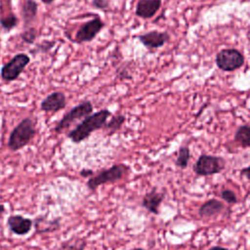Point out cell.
I'll return each mask as SVG.
<instances>
[{
  "label": "cell",
  "instance_id": "obj_12",
  "mask_svg": "<svg viewBox=\"0 0 250 250\" xmlns=\"http://www.w3.org/2000/svg\"><path fill=\"white\" fill-rule=\"evenodd\" d=\"M161 0H139L136 5L135 14L138 18L148 20L151 19L161 7Z\"/></svg>",
  "mask_w": 250,
  "mask_h": 250
},
{
  "label": "cell",
  "instance_id": "obj_1",
  "mask_svg": "<svg viewBox=\"0 0 250 250\" xmlns=\"http://www.w3.org/2000/svg\"><path fill=\"white\" fill-rule=\"evenodd\" d=\"M111 116V112L108 109H101L95 113H91L85 117L79 124L75 126L67 134V138L74 144H79L82 141L88 139L92 133L104 127L107 122V118Z\"/></svg>",
  "mask_w": 250,
  "mask_h": 250
},
{
  "label": "cell",
  "instance_id": "obj_22",
  "mask_svg": "<svg viewBox=\"0 0 250 250\" xmlns=\"http://www.w3.org/2000/svg\"><path fill=\"white\" fill-rule=\"evenodd\" d=\"M221 197L227 203H229V204H234V203H236L238 201L236 194L232 190H230V189H224L221 192Z\"/></svg>",
  "mask_w": 250,
  "mask_h": 250
},
{
  "label": "cell",
  "instance_id": "obj_27",
  "mask_svg": "<svg viewBox=\"0 0 250 250\" xmlns=\"http://www.w3.org/2000/svg\"><path fill=\"white\" fill-rule=\"evenodd\" d=\"M207 250H229V249L226 248V247H223V246H213V247H210Z\"/></svg>",
  "mask_w": 250,
  "mask_h": 250
},
{
  "label": "cell",
  "instance_id": "obj_30",
  "mask_svg": "<svg viewBox=\"0 0 250 250\" xmlns=\"http://www.w3.org/2000/svg\"><path fill=\"white\" fill-rule=\"evenodd\" d=\"M130 250H145V249H144V248H140V247H139V248H132V249H130Z\"/></svg>",
  "mask_w": 250,
  "mask_h": 250
},
{
  "label": "cell",
  "instance_id": "obj_11",
  "mask_svg": "<svg viewBox=\"0 0 250 250\" xmlns=\"http://www.w3.org/2000/svg\"><path fill=\"white\" fill-rule=\"evenodd\" d=\"M66 105V99L62 92H53L48 95L40 104L41 110L45 112H58Z\"/></svg>",
  "mask_w": 250,
  "mask_h": 250
},
{
  "label": "cell",
  "instance_id": "obj_17",
  "mask_svg": "<svg viewBox=\"0 0 250 250\" xmlns=\"http://www.w3.org/2000/svg\"><path fill=\"white\" fill-rule=\"evenodd\" d=\"M18 24L19 19L12 11H9L7 14H4L0 17V25L5 31L14 29Z\"/></svg>",
  "mask_w": 250,
  "mask_h": 250
},
{
  "label": "cell",
  "instance_id": "obj_25",
  "mask_svg": "<svg viewBox=\"0 0 250 250\" xmlns=\"http://www.w3.org/2000/svg\"><path fill=\"white\" fill-rule=\"evenodd\" d=\"M240 175L246 177L248 180H250V165L247 167H244L240 170Z\"/></svg>",
  "mask_w": 250,
  "mask_h": 250
},
{
  "label": "cell",
  "instance_id": "obj_2",
  "mask_svg": "<svg viewBox=\"0 0 250 250\" xmlns=\"http://www.w3.org/2000/svg\"><path fill=\"white\" fill-rule=\"evenodd\" d=\"M36 134L35 122L30 118H23L11 132L8 140V147L17 151L26 146Z\"/></svg>",
  "mask_w": 250,
  "mask_h": 250
},
{
  "label": "cell",
  "instance_id": "obj_8",
  "mask_svg": "<svg viewBox=\"0 0 250 250\" xmlns=\"http://www.w3.org/2000/svg\"><path fill=\"white\" fill-rule=\"evenodd\" d=\"M104 22L100 17H95L83 23L75 34V42L78 44L92 41L104 28Z\"/></svg>",
  "mask_w": 250,
  "mask_h": 250
},
{
  "label": "cell",
  "instance_id": "obj_4",
  "mask_svg": "<svg viewBox=\"0 0 250 250\" xmlns=\"http://www.w3.org/2000/svg\"><path fill=\"white\" fill-rule=\"evenodd\" d=\"M215 63L223 71H234L244 64V56L239 50L234 48L222 49L216 55Z\"/></svg>",
  "mask_w": 250,
  "mask_h": 250
},
{
  "label": "cell",
  "instance_id": "obj_24",
  "mask_svg": "<svg viewBox=\"0 0 250 250\" xmlns=\"http://www.w3.org/2000/svg\"><path fill=\"white\" fill-rule=\"evenodd\" d=\"M92 6L98 10L105 11L109 8V0H92Z\"/></svg>",
  "mask_w": 250,
  "mask_h": 250
},
{
  "label": "cell",
  "instance_id": "obj_19",
  "mask_svg": "<svg viewBox=\"0 0 250 250\" xmlns=\"http://www.w3.org/2000/svg\"><path fill=\"white\" fill-rule=\"evenodd\" d=\"M125 121H126L125 115L117 114V115H114L113 117H111V119L105 123L104 128L106 131H108L109 135H111V134L115 133L116 131H118L122 127V125L124 124Z\"/></svg>",
  "mask_w": 250,
  "mask_h": 250
},
{
  "label": "cell",
  "instance_id": "obj_23",
  "mask_svg": "<svg viewBox=\"0 0 250 250\" xmlns=\"http://www.w3.org/2000/svg\"><path fill=\"white\" fill-rule=\"evenodd\" d=\"M55 45V41H42L41 43H39L36 48L34 50H32V52H40V53H45V52H48L49 50H51Z\"/></svg>",
  "mask_w": 250,
  "mask_h": 250
},
{
  "label": "cell",
  "instance_id": "obj_28",
  "mask_svg": "<svg viewBox=\"0 0 250 250\" xmlns=\"http://www.w3.org/2000/svg\"><path fill=\"white\" fill-rule=\"evenodd\" d=\"M5 212H6V207H5V205L0 203V218L4 215Z\"/></svg>",
  "mask_w": 250,
  "mask_h": 250
},
{
  "label": "cell",
  "instance_id": "obj_14",
  "mask_svg": "<svg viewBox=\"0 0 250 250\" xmlns=\"http://www.w3.org/2000/svg\"><path fill=\"white\" fill-rule=\"evenodd\" d=\"M224 208L225 206L222 201L215 198H211L205 201L199 207L198 215L201 218H214L219 216L223 212Z\"/></svg>",
  "mask_w": 250,
  "mask_h": 250
},
{
  "label": "cell",
  "instance_id": "obj_18",
  "mask_svg": "<svg viewBox=\"0 0 250 250\" xmlns=\"http://www.w3.org/2000/svg\"><path fill=\"white\" fill-rule=\"evenodd\" d=\"M86 241L82 238H70L62 241L56 250H84Z\"/></svg>",
  "mask_w": 250,
  "mask_h": 250
},
{
  "label": "cell",
  "instance_id": "obj_3",
  "mask_svg": "<svg viewBox=\"0 0 250 250\" xmlns=\"http://www.w3.org/2000/svg\"><path fill=\"white\" fill-rule=\"evenodd\" d=\"M128 170L129 167L125 164H115L91 177L87 182V187L90 190H96L102 185L120 181L128 173Z\"/></svg>",
  "mask_w": 250,
  "mask_h": 250
},
{
  "label": "cell",
  "instance_id": "obj_9",
  "mask_svg": "<svg viewBox=\"0 0 250 250\" xmlns=\"http://www.w3.org/2000/svg\"><path fill=\"white\" fill-rule=\"evenodd\" d=\"M137 38L148 50H155L163 47L170 40V34L166 31L151 30L138 35Z\"/></svg>",
  "mask_w": 250,
  "mask_h": 250
},
{
  "label": "cell",
  "instance_id": "obj_6",
  "mask_svg": "<svg viewBox=\"0 0 250 250\" xmlns=\"http://www.w3.org/2000/svg\"><path fill=\"white\" fill-rule=\"evenodd\" d=\"M225 169V159L210 154H201L193 165V172L197 176H211L221 173Z\"/></svg>",
  "mask_w": 250,
  "mask_h": 250
},
{
  "label": "cell",
  "instance_id": "obj_10",
  "mask_svg": "<svg viewBox=\"0 0 250 250\" xmlns=\"http://www.w3.org/2000/svg\"><path fill=\"white\" fill-rule=\"evenodd\" d=\"M7 226L11 232L22 236L30 232L33 227V221L30 218L21 215H11L8 217Z\"/></svg>",
  "mask_w": 250,
  "mask_h": 250
},
{
  "label": "cell",
  "instance_id": "obj_7",
  "mask_svg": "<svg viewBox=\"0 0 250 250\" xmlns=\"http://www.w3.org/2000/svg\"><path fill=\"white\" fill-rule=\"evenodd\" d=\"M30 62V58L24 53H20L14 56L6 62L0 70L1 79L5 82H12L19 78L25 66Z\"/></svg>",
  "mask_w": 250,
  "mask_h": 250
},
{
  "label": "cell",
  "instance_id": "obj_5",
  "mask_svg": "<svg viewBox=\"0 0 250 250\" xmlns=\"http://www.w3.org/2000/svg\"><path fill=\"white\" fill-rule=\"evenodd\" d=\"M93 104L90 101H85L77 105L73 106L70 110H68L62 119L57 123V125L54 127V131L56 133H61L66 128H68L72 123H74L76 120L85 118L88 115H90L93 112Z\"/></svg>",
  "mask_w": 250,
  "mask_h": 250
},
{
  "label": "cell",
  "instance_id": "obj_20",
  "mask_svg": "<svg viewBox=\"0 0 250 250\" xmlns=\"http://www.w3.org/2000/svg\"><path fill=\"white\" fill-rule=\"evenodd\" d=\"M189 159H190V150H189L188 146H181L179 148L178 155H177V158L175 161L176 166L181 169H185L188 167Z\"/></svg>",
  "mask_w": 250,
  "mask_h": 250
},
{
  "label": "cell",
  "instance_id": "obj_13",
  "mask_svg": "<svg viewBox=\"0 0 250 250\" xmlns=\"http://www.w3.org/2000/svg\"><path fill=\"white\" fill-rule=\"evenodd\" d=\"M164 193L159 192L156 188H152L150 191L146 192L142 199V206L145 207L148 212L158 215L159 206L164 199Z\"/></svg>",
  "mask_w": 250,
  "mask_h": 250
},
{
  "label": "cell",
  "instance_id": "obj_21",
  "mask_svg": "<svg viewBox=\"0 0 250 250\" xmlns=\"http://www.w3.org/2000/svg\"><path fill=\"white\" fill-rule=\"evenodd\" d=\"M21 38L27 44H33L37 38V30L35 27H27L21 33Z\"/></svg>",
  "mask_w": 250,
  "mask_h": 250
},
{
  "label": "cell",
  "instance_id": "obj_15",
  "mask_svg": "<svg viewBox=\"0 0 250 250\" xmlns=\"http://www.w3.org/2000/svg\"><path fill=\"white\" fill-rule=\"evenodd\" d=\"M38 11V4L35 0H24L21 6V14L23 21L24 28H27L28 25L36 19Z\"/></svg>",
  "mask_w": 250,
  "mask_h": 250
},
{
  "label": "cell",
  "instance_id": "obj_16",
  "mask_svg": "<svg viewBox=\"0 0 250 250\" xmlns=\"http://www.w3.org/2000/svg\"><path fill=\"white\" fill-rule=\"evenodd\" d=\"M233 140L243 148L250 147V124L240 125L234 133Z\"/></svg>",
  "mask_w": 250,
  "mask_h": 250
},
{
  "label": "cell",
  "instance_id": "obj_26",
  "mask_svg": "<svg viewBox=\"0 0 250 250\" xmlns=\"http://www.w3.org/2000/svg\"><path fill=\"white\" fill-rule=\"evenodd\" d=\"M94 174V172L92 171V170H88V169H83V170H81L80 171V175L82 176V177H90V176H92Z\"/></svg>",
  "mask_w": 250,
  "mask_h": 250
},
{
  "label": "cell",
  "instance_id": "obj_29",
  "mask_svg": "<svg viewBox=\"0 0 250 250\" xmlns=\"http://www.w3.org/2000/svg\"><path fill=\"white\" fill-rule=\"evenodd\" d=\"M55 0H41V2H43L44 4H51L53 3Z\"/></svg>",
  "mask_w": 250,
  "mask_h": 250
}]
</instances>
